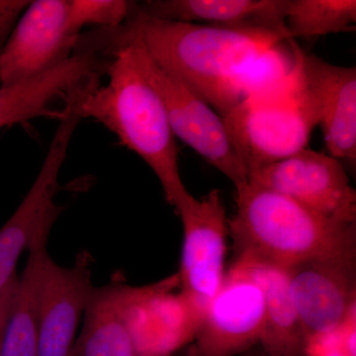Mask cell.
Listing matches in <instances>:
<instances>
[{
  "label": "cell",
  "instance_id": "6",
  "mask_svg": "<svg viewBox=\"0 0 356 356\" xmlns=\"http://www.w3.org/2000/svg\"><path fill=\"white\" fill-rule=\"evenodd\" d=\"M118 34L137 40L143 70L165 104L175 137L222 172L235 185L236 191L245 186L248 172L236 156L222 117L179 79L156 65L137 37L120 30Z\"/></svg>",
  "mask_w": 356,
  "mask_h": 356
},
{
  "label": "cell",
  "instance_id": "3",
  "mask_svg": "<svg viewBox=\"0 0 356 356\" xmlns=\"http://www.w3.org/2000/svg\"><path fill=\"white\" fill-rule=\"evenodd\" d=\"M229 235L236 255L289 269L356 250V224L320 216L292 199L250 181L236 191Z\"/></svg>",
  "mask_w": 356,
  "mask_h": 356
},
{
  "label": "cell",
  "instance_id": "11",
  "mask_svg": "<svg viewBox=\"0 0 356 356\" xmlns=\"http://www.w3.org/2000/svg\"><path fill=\"white\" fill-rule=\"evenodd\" d=\"M286 270L305 339L341 324L356 305V250Z\"/></svg>",
  "mask_w": 356,
  "mask_h": 356
},
{
  "label": "cell",
  "instance_id": "21",
  "mask_svg": "<svg viewBox=\"0 0 356 356\" xmlns=\"http://www.w3.org/2000/svg\"><path fill=\"white\" fill-rule=\"evenodd\" d=\"M136 4L126 0H70L67 23L81 34L86 26L116 29L125 24Z\"/></svg>",
  "mask_w": 356,
  "mask_h": 356
},
{
  "label": "cell",
  "instance_id": "9",
  "mask_svg": "<svg viewBox=\"0 0 356 356\" xmlns=\"http://www.w3.org/2000/svg\"><path fill=\"white\" fill-rule=\"evenodd\" d=\"M69 4L30 1L0 54V86L48 72L76 53L81 35L67 23Z\"/></svg>",
  "mask_w": 356,
  "mask_h": 356
},
{
  "label": "cell",
  "instance_id": "15",
  "mask_svg": "<svg viewBox=\"0 0 356 356\" xmlns=\"http://www.w3.org/2000/svg\"><path fill=\"white\" fill-rule=\"evenodd\" d=\"M99 53L88 48H77L63 64L48 72L0 86V130L43 116L58 96H65L79 83L100 74Z\"/></svg>",
  "mask_w": 356,
  "mask_h": 356
},
{
  "label": "cell",
  "instance_id": "18",
  "mask_svg": "<svg viewBox=\"0 0 356 356\" xmlns=\"http://www.w3.org/2000/svg\"><path fill=\"white\" fill-rule=\"evenodd\" d=\"M288 0H151L138 8L156 19L224 27H285Z\"/></svg>",
  "mask_w": 356,
  "mask_h": 356
},
{
  "label": "cell",
  "instance_id": "1",
  "mask_svg": "<svg viewBox=\"0 0 356 356\" xmlns=\"http://www.w3.org/2000/svg\"><path fill=\"white\" fill-rule=\"evenodd\" d=\"M119 30L224 117L248 95L250 70L289 41L286 27H224L156 19L134 10Z\"/></svg>",
  "mask_w": 356,
  "mask_h": 356
},
{
  "label": "cell",
  "instance_id": "7",
  "mask_svg": "<svg viewBox=\"0 0 356 356\" xmlns=\"http://www.w3.org/2000/svg\"><path fill=\"white\" fill-rule=\"evenodd\" d=\"M182 226L184 247L178 273L181 292L204 312L226 277L229 219L219 189L200 199L185 192L175 203Z\"/></svg>",
  "mask_w": 356,
  "mask_h": 356
},
{
  "label": "cell",
  "instance_id": "2",
  "mask_svg": "<svg viewBox=\"0 0 356 356\" xmlns=\"http://www.w3.org/2000/svg\"><path fill=\"white\" fill-rule=\"evenodd\" d=\"M105 44L112 54L106 67L108 79L104 86L97 81L88 89L79 107L81 118L102 124L138 154L173 206L187 189L165 104L145 74L137 40L110 30Z\"/></svg>",
  "mask_w": 356,
  "mask_h": 356
},
{
  "label": "cell",
  "instance_id": "23",
  "mask_svg": "<svg viewBox=\"0 0 356 356\" xmlns=\"http://www.w3.org/2000/svg\"><path fill=\"white\" fill-rule=\"evenodd\" d=\"M29 3L27 0H0V54Z\"/></svg>",
  "mask_w": 356,
  "mask_h": 356
},
{
  "label": "cell",
  "instance_id": "20",
  "mask_svg": "<svg viewBox=\"0 0 356 356\" xmlns=\"http://www.w3.org/2000/svg\"><path fill=\"white\" fill-rule=\"evenodd\" d=\"M285 27L290 39L355 31V0H288Z\"/></svg>",
  "mask_w": 356,
  "mask_h": 356
},
{
  "label": "cell",
  "instance_id": "22",
  "mask_svg": "<svg viewBox=\"0 0 356 356\" xmlns=\"http://www.w3.org/2000/svg\"><path fill=\"white\" fill-rule=\"evenodd\" d=\"M302 356H356V305L341 324L307 337Z\"/></svg>",
  "mask_w": 356,
  "mask_h": 356
},
{
  "label": "cell",
  "instance_id": "24",
  "mask_svg": "<svg viewBox=\"0 0 356 356\" xmlns=\"http://www.w3.org/2000/svg\"><path fill=\"white\" fill-rule=\"evenodd\" d=\"M18 276H14L10 282L0 292V356H1L2 341H3L4 330L10 313L14 295L17 287Z\"/></svg>",
  "mask_w": 356,
  "mask_h": 356
},
{
  "label": "cell",
  "instance_id": "16",
  "mask_svg": "<svg viewBox=\"0 0 356 356\" xmlns=\"http://www.w3.org/2000/svg\"><path fill=\"white\" fill-rule=\"evenodd\" d=\"M261 287L264 301V325L259 346L270 356H302L303 329L287 270L250 255H236L231 264Z\"/></svg>",
  "mask_w": 356,
  "mask_h": 356
},
{
  "label": "cell",
  "instance_id": "8",
  "mask_svg": "<svg viewBox=\"0 0 356 356\" xmlns=\"http://www.w3.org/2000/svg\"><path fill=\"white\" fill-rule=\"evenodd\" d=\"M248 180L292 199L307 209L344 224H356V192L339 159L302 149L248 172Z\"/></svg>",
  "mask_w": 356,
  "mask_h": 356
},
{
  "label": "cell",
  "instance_id": "25",
  "mask_svg": "<svg viewBox=\"0 0 356 356\" xmlns=\"http://www.w3.org/2000/svg\"><path fill=\"white\" fill-rule=\"evenodd\" d=\"M238 356H270L268 353H266L261 346H257L255 348H252V350L245 351V353H242V355Z\"/></svg>",
  "mask_w": 356,
  "mask_h": 356
},
{
  "label": "cell",
  "instance_id": "17",
  "mask_svg": "<svg viewBox=\"0 0 356 356\" xmlns=\"http://www.w3.org/2000/svg\"><path fill=\"white\" fill-rule=\"evenodd\" d=\"M140 291L123 284L95 289L72 356H138L130 313Z\"/></svg>",
  "mask_w": 356,
  "mask_h": 356
},
{
  "label": "cell",
  "instance_id": "5",
  "mask_svg": "<svg viewBox=\"0 0 356 356\" xmlns=\"http://www.w3.org/2000/svg\"><path fill=\"white\" fill-rule=\"evenodd\" d=\"M83 91L74 89L65 95V108L48 153L29 192L19 207L0 229V292L16 276L21 254L39 238L49 236L63 208L56 203L58 177L67 158L72 136L81 118L79 107Z\"/></svg>",
  "mask_w": 356,
  "mask_h": 356
},
{
  "label": "cell",
  "instance_id": "14",
  "mask_svg": "<svg viewBox=\"0 0 356 356\" xmlns=\"http://www.w3.org/2000/svg\"><path fill=\"white\" fill-rule=\"evenodd\" d=\"M309 88L318 105V125L330 156L356 161V69L330 64L300 49Z\"/></svg>",
  "mask_w": 356,
  "mask_h": 356
},
{
  "label": "cell",
  "instance_id": "13",
  "mask_svg": "<svg viewBox=\"0 0 356 356\" xmlns=\"http://www.w3.org/2000/svg\"><path fill=\"white\" fill-rule=\"evenodd\" d=\"M178 285L177 274L140 288L130 313L138 356H170L193 341L205 312L181 291L172 294Z\"/></svg>",
  "mask_w": 356,
  "mask_h": 356
},
{
  "label": "cell",
  "instance_id": "4",
  "mask_svg": "<svg viewBox=\"0 0 356 356\" xmlns=\"http://www.w3.org/2000/svg\"><path fill=\"white\" fill-rule=\"evenodd\" d=\"M286 74L252 91L222 117L236 156L248 172L306 149L318 125V105L304 76L300 48L289 40Z\"/></svg>",
  "mask_w": 356,
  "mask_h": 356
},
{
  "label": "cell",
  "instance_id": "10",
  "mask_svg": "<svg viewBox=\"0 0 356 356\" xmlns=\"http://www.w3.org/2000/svg\"><path fill=\"white\" fill-rule=\"evenodd\" d=\"M264 325L261 287L229 267L202 318L189 356H238L259 346Z\"/></svg>",
  "mask_w": 356,
  "mask_h": 356
},
{
  "label": "cell",
  "instance_id": "19",
  "mask_svg": "<svg viewBox=\"0 0 356 356\" xmlns=\"http://www.w3.org/2000/svg\"><path fill=\"white\" fill-rule=\"evenodd\" d=\"M49 236L30 247L4 330L1 356H39L40 291Z\"/></svg>",
  "mask_w": 356,
  "mask_h": 356
},
{
  "label": "cell",
  "instance_id": "12",
  "mask_svg": "<svg viewBox=\"0 0 356 356\" xmlns=\"http://www.w3.org/2000/svg\"><path fill=\"white\" fill-rule=\"evenodd\" d=\"M90 261L86 252L70 267L47 257L40 291L39 356H72L79 318L95 289Z\"/></svg>",
  "mask_w": 356,
  "mask_h": 356
}]
</instances>
